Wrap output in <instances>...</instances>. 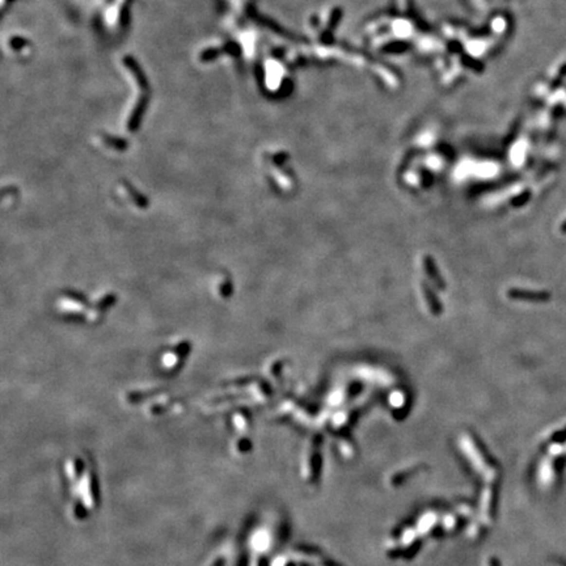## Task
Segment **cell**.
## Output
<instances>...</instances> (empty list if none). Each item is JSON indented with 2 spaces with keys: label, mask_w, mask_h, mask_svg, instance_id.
I'll list each match as a JSON object with an SVG mask.
<instances>
[{
  "label": "cell",
  "mask_w": 566,
  "mask_h": 566,
  "mask_svg": "<svg viewBox=\"0 0 566 566\" xmlns=\"http://www.w3.org/2000/svg\"><path fill=\"white\" fill-rule=\"evenodd\" d=\"M423 268H425L426 274L429 275V278H430L431 281L434 282L438 287H442L443 289V287H444V282H443L440 274H439L438 270H437V266H435L434 261H433L431 257H425V258H423Z\"/></svg>",
  "instance_id": "cell-1"
},
{
  "label": "cell",
  "mask_w": 566,
  "mask_h": 566,
  "mask_svg": "<svg viewBox=\"0 0 566 566\" xmlns=\"http://www.w3.org/2000/svg\"><path fill=\"white\" fill-rule=\"evenodd\" d=\"M422 291H423V295H425L426 300H427V303H429V307H430V310L433 311V313L438 315L439 312H442V307H440L439 302L434 296V294L431 292V290H429L427 287H426L425 283L422 285Z\"/></svg>",
  "instance_id": "cell-2"
}]
</instances>
